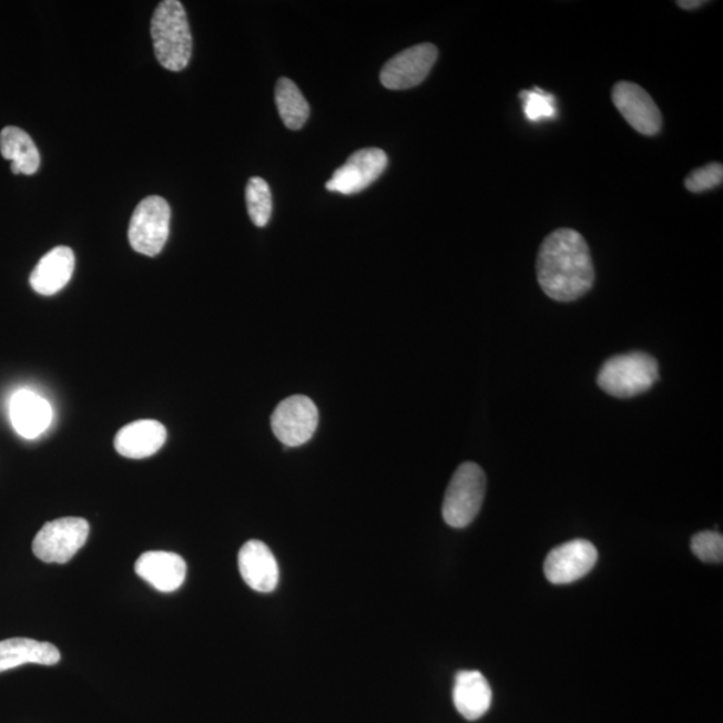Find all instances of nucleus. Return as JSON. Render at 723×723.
Returning a JSON list of instances; mask_svg holds the SVG:
<instances>
[{"mask_svg":"<svg viewBox=\"0 0 723 723\" xmlns=\"http://www.w3.org/2000/svg\"><path fill=\"white\" fill-rule=\"evenodd\" d=\"M536 269L542 292L558 302L582 298L595 281L589 244L570 228L553 231L546 237Z\"/></svg>","mask_w":723,"mask_h":723,"instance_id":"1","label":"nucleus"},{"mask_svg":"<svg viewBox=\"0 0 723 723\" xmlns=\"http://www.w3.org/2000/svg\"><path fill=\"white\" fill-rule=\"evenodd\" d=\"M151 32L154 55L161 67L170 71L189 67L193 42L183 3L179 0L161 2L154 11Z\"/></svg>","mask_w":723,"mask_h":723,"instance_id":"2","label":"nucleus"},{"mask_svg":"<svg viewBox=\"0 0 723 723\" xmlns=\"http://www.w3.org/2000/svg\"><path fill=\"white\" fill-rule=\"evenodd\" d=\"M658 378L660 367L655 358L644 353H630L605 360L598 385L612 397L631 398L650 390Z\"/></svg>","mask_w":723,"mask_h":723,"instance_id":"3","label":"nucleus"},{"mask_svg":"<svg viewBox=\"0 0 723 723\" xmlns=\"http://www.w3.org/2000/svg\"><path fill=\"white\" fill-rule=\"evenodd\" d=\"M487 477L479 465L465 462L458 467L445 493L442 516L454 528L472 525L486 497Z\"/></svg>","mask_w":723,"mask_h":723,"instance_id":"4","label":"nucleus"},{"mask_svg":"<svg viewBox=\"0 0 723 723\" xmlns=\"http://www.w3.org/2000/svg\"><path fill=\"white\" fill-rule=\"evenodd\" d=\"M171 206L160 196H150L134 210L129 224V243L145 256H157L170 236Z\"/></svg>","mask_w":723,"mask_h":723,"instance_id":"5","label":"nucleus"},{"mask_svg":"<svg viewBox=\"0 0 723 723\" xmlns=\"http://www.w3.org/2000/svg\"><path fill=\"white\" fill-rule=\"evenodd\" d=\"M89 532V522L81 518L47 522L32 541V552L44 563H68L85 546Z\"/></svg>","mask_w":723,"mask_h":723,"instance_id":"6","label":"nucleus"},{"mask_svg":"<svg viewBox=\"0 0 723 723\" xmlns=\"http://www.w3.org/2000/svg\"><path fill=\"white\" fill-rule=\"evenodd\" d=\"M319 424V411L312 398L293 396L284 399L271 417V428L284 447L296 448L307 444Z\"/></svg>","mask_w":723,"mask_h":723,"instance_id":"7","label":"nucleus"},{"mask_svg":"<svg viewBox=\"0 0 723 723\" xmlns=\"http://www.w3.org/2000/svg\"><path fill=\"white\" fill-rule=\"evenodd\" d=\"M387 163V154L379 147H366L355 152L334 172L326 189L340 195H355L369 189L385 172Z\"/></svg>","mask_w":723,"mask_h":723,"instance_id":"8","label":"nucleus"},{"mask_svg":"<svg viewBox=\"0 0 723 723\" xmlns=\"http://www.w3.org/2000/svg\"><path fill=\"white\" fill-rule=\"evenodd\" d=\"M438 50L435 44L421 43L393 57L380 71V83L389 90H408L426 80L435 67Z\"/></svg>","mask_w":723,"mask_h":723,"instance_id":"9","label":"nucleus"},{"mask_svg":"<svg viewBox=\"0 0 723 723\" xmlns=\"http://www.w3.org/2000/svg\"><path fill=\"white\" fill-rule=\"evenodd\" d=\"M598 561L592 542L572 540L548 553L544 563L546 578L553 584H570L589 573Z\"/></svg>","mask_w":723,"mask_h":723,"instance_id":"10","label":"nucleus"},{"mask_svg":"<svg viewBox=\"0 0 723 723\" xmlns=\"http://www.w3.org/2000/svg\"><path fill=\"white\" fill-rule=\"evenodd\" d=\"M613 105L638 133L655 135L662 129L660 108L644 89L632 82H619L612 89Z\"/></svg>","mask_w":723,"mask_h":723,"instance_id":"11","label":"nucleus"},{"mask_svg":"<svg viewBox=\"0 0 723 723\" xmlns=\"http://www.w3.org/2000/svg\"><path fill=\"white\" fill-rule=\"evenodd\" d=\"M238 571L250 589L273 592L279 583V566L269 548L259 540L245 542L238 552Z\"/></svg>","mask_w":723,"mask_h":723,"instance_id":"12","label":"nucleus"},{"mask_svg":"<svg viewBox=\"0 0 723 723\" xmlns=\"http://www.w3.org/2000/svg\"><path fill=\"white\" fill-rule=\"evenodd\" d=\"M134 568L142 580L160 592L179 590L186 577L184 559L172 552L142 553Z\"/></svg>","mask_w":723,"mask_h":723,"instance_id":"13","label":"nucleus"},{"mask_svg":"<svg viewBox=\"0 0 723 723\" xmlns=\"http://www.w3.org/2000/svg\"><path fill=\"white\" fill-rule=\"evenodd\" d=\"M166 442L165 426L154 419H141L124 426L114 438V448L126 458L151 457Z\"/></svg>","mask_w":723,"mask_h":723,"instance_id":"14","label":"nucleus"},{"mask_svg":"<svg viewBox=\"0 0 723 723\" xmlns=\"http://www.w3.org/2000/svg\"><path fill=\"white\" fill-rule=\"evenodd\" d=\"M75 267L73 250L60 245L48 252L38 262L30 275V286L35 293L43 296H51L60 293L67 287Z\"/></svg>","mask_w":723,"mask_h":723,"instance_id":"15","label":"nucleus"},{"mask_svg":"<svg viewBox=\"0 0 723 723\" xmlns=\"http://www.w3.org/2000/svg\"><path fill=\"white\" fill-rule=\"evenodd\" d=\"M10 417L18 435L32 440L49 428L53 410L47 399L34 391L21 390L11 399Z\"/></svg>","mask_w":723,"mask_h":723,"instance_id":"16","label":"nucleus"},{"mask_svg":"<svg viewBox=\"0 0 723 723\" xmlns=\"http://www.w3.org/2000/svg\"><path fill=\"white\" fill-rule=\"evenodd\" d=\"M454 702L464 719L476 721L486 715L492 703V689L480 671H460L456 676Z\"/></svg>","mask_w":723,"mask_h":723,"instance_id":"17","label":"nucleus"},{"mask_svg":"<svg viewBox=\"0 0 723 723\" xmlns=\"http://www.w3.org/2000/svg\"><path fill=\"white\" fill-rule=\"evenodd\" d=\"M60 661V650L49 642H38L29 638L0 641V673L28 663L54 666Z\"/></svg>","mask_w":723,"mask_h":723,"instance_id":"18","label":"nucleus"},{"mask_svg":"<svg viewBox=\"0 0 723 723\" xmlns=\"http://www.w3.org/2000/svg\"><path fill=\"white\" fill-rule=\"evenodd\" d=\"M0 153L11 161V172L31 176L40 170L41 156L35 142L21 128L6 126L0 133Z\"/></svg>","mask_w":723,"mask_h":723,"instance_id":"19","label":"nucleus"},{"mask_svg":"<svg viewBox=\"0 0 723 723\" xmlns=\"http://www.w3.org/2000/svg\"><path fill=\"white\" fill-rule=\"evenodd\" d=\"M275 101L283 124L292 131H299L309 118V106L298 86L289 79L276 83Z\"/></svg>","mask_w":723,"mask_h":723,"instance_id":"20","label":"nucleus"},{"mask_svg":"<svg viewBox=\"0 0 723 723\" xmlns=\"http://www.w3.org/2000/svg\"><path fill=\"white\" fill-rule=\"evenodd\" d=\"M248 215L256 227L263 228L273 215V195L269 185L262 177H252L245 189Z\"/></svg>","mask_w":723,"mask_h":723,"instance_id":"21","label":"nucleus"},{"mask_svg":"<svg viewBox=\"0 0 723 723\" xmlns=\"http://www.w3.org/2000/svg\"><path fill=\"white\" fill-rule=\"evenodd\" d=\"M522 111L529 122H541L557 118V99L539 88L522 90L520 93Z\"/></svg>","mask_w":723,"mask_h":723,"instance_id":"22","label":"nucleus"},{"mask_svg":"<svg viewBox=\"0 0 723 723\" xmlns=\"http://www.w3.org/2000/svg\"><path fill=\"white\" fill-rule=\"evenodd\" d=\"M692 550L705 563L719 564L723 560V538L719 532L703 531L694 534Z\"/></svg>","mask_w":723,"mask_h":723,"instance_id":"23","label":"nucleus"},{"mask_svg":"<svg viewBox=\"0 0 723 723\" xmlns=\"http://www.w3.org/2000/svg\"><path fill=\"white\" fill-rule=\"evenodd\" d=\"M722 164L713 163L690 173L686 180H684V186H686L690 192L702 193L716 189V186L722 184Z\"/></svg>","mask_w":723,"mask_h":723,"instance_id":"24","label":"nucleus"},{"mask_svg":"<svg viewBox=\"0 0 723 723\" xmlns=\"http://www.w3.org/2000/svg\"><path fill=\"white\" fill-rule=\"evenodd\" d=\"M676 4L683 10H694L701 8L705 2H702V0H680Z\"/></svg>","mask_w":723,"mask_h":723,"instance_id":"25","label":"nucleus"}]
</instances>
